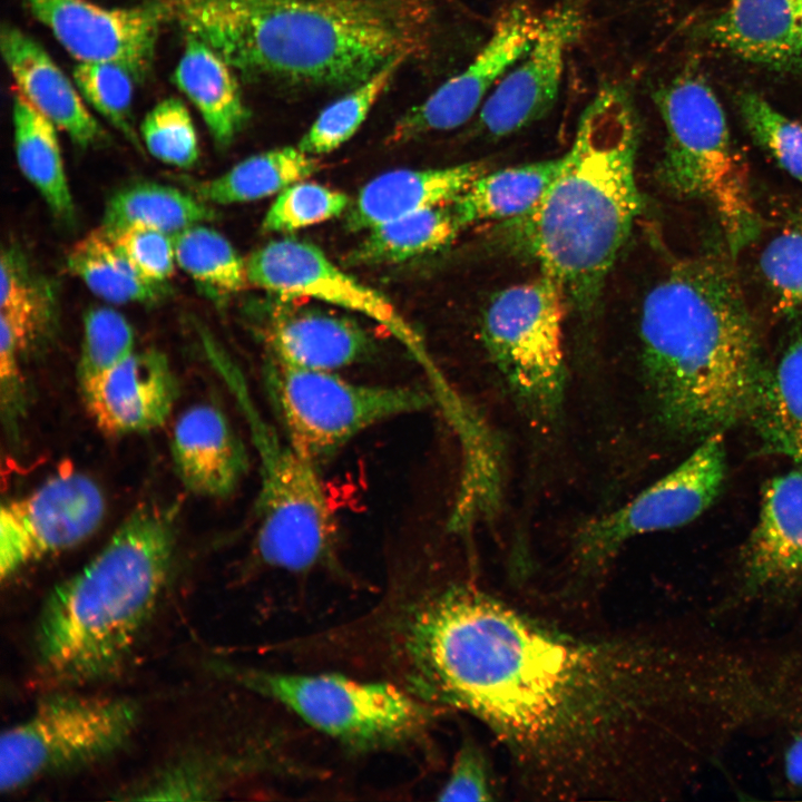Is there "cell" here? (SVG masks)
Masks as SVG:
<instances>
[{
	"mask_svg": "<svg viewBox=\"0 0 802 802\" xmlns=\"http://www.w3.org/2000/svg\"><path fill=\"white\" fill-rule=\"evenodd\" d=\"M407 59L408 57L400 56L390 60L370 78L326 106L302 136L297 147L317 156L332 153L346 143L361 127Z\"/></svg>",
	"mask_w": 802,
	"mask_h": 802,
	"instance_id": "obj_35",
	"label": "cell"
},
{
	"mask_svg": "<svg viewBox=\"0 0 802 802\" xmlns=\"http://www.w3.org/2000/svg\"><path fill=\"white\" fill-rule=\"evenodd\" d=\"M222 669L241 686L284 706L312 728L356 753L419 744L443 712L390 679L232 665H222Z\"/></svg>",
	"mask_w": 802,
	"mask_h": 802,
	"instance_id": "obj_8",
	"label": "cell"
},
{
	"mask_svg": "<svg viewBox=\"0 0 802 802\" xmlns=\"http://www.w3.org/2000/svg\"><path fill=\"white\" fill-rule=\"evenodd\" d=\"M460 231L449 204L423 209L369 229L346 264L373 266L421 257L448 246Z\"/></svg>",
	"mask_w": 802,
	"mask_h": 802,
	"instance_id": "obj_31",
	"label": "cell"
},
{
	"mask_svg": "<svg viewBox=\"0 0 802 802\" xmlns=\"http://www.w3.org/2000/svg\"><path fill=\"white\" fill-rule=\"evenodd\" d=\"M67 267L94 294L117 303H151L164 285L146 278L101 227L88 233L69 251Z\"/></svg>",
	"mask_w": 802,
	"mask_h": 802,
	"instance_id": "obj_32",
	"label": "cell"
},
{
	"mask_svg": "<svg viewBox=\"0 0 802 802\" xmlns=\"http://www.w3.org/2000/svg\"><path fill=\"white\" fill-rule=\"evenodd\" d=\"M499 792L490 762L473 740L464 739L456 753L438 801H496Z\"/></svg>",
	"mask_w": 802,
	"mask_h": 802,
	"instance_id": "obj_41",
	"label": "cell"
},
{
	"mask_svg": "<svg viewBox=\"0 0 802 802\" xmlns=\"http://www.w3.org/2000/svg\"><path fill=\"white\" fill-rule=\"evenodd\" d=\"M639 339L646 389L665 429L703 439L746 420L764 364L726 261L674 264L644 299Z\"/></svg>",
	"mask_w": 802,
	"mask_h": 802,
	"instance_id": "obj_2",
	"label": "cell"
},
{
	"mask_svg": "<svg viewBox=\"0 0 802 802\" xmlns=\"http://www.w3.org/2000/svg\"><path fill=\"white\" fill-rule=\"evenodd\" d=\"M654 100L666 129L657 180L676 197L707 205L730 251L737 254L757 236L760 219L718 99L702 78L681 75L659 88Z\"/></svg>",
	"mask_w": 802,
	"mask_h": 802,
	"instance_id": "obj_7",
	"label": "cell"
},
{
	"mask_svg": "<svg viewBox=\"0 0 802 802\" xmlns=\"http://www.w3.org/2000/svg\"><path fill=\"white\" fill-rule=\"evenodd\" d=\"M177 511L141 502L89 563L50 591L36 630L37 664L47 681L90 683L124 665L168 579Z\"/></svg>",
	"mask_w": 802,
	"mask_h": 802,
	"instance_id": "obj_5",
	"label": "cell"
},
{
	"mask_svg": "<svg viewBox=\"0 0 802 802\" xmlns=\"http://www.w3.org/2000/svg\"><path fill=\"white\" fill-rule=\"evenodd\" d=\"M106 514L100 486L77 470H61L0 509V575L70 549L97 531Z\"/></svg>",
	"mask_w": 802,
	"mask_h": 802,
	"instance_id": "obj_15",
	"label": "cell"
},
{
	"mask_svg": "<svg viewBox=\"0 0 802 802\" xmlns=\"http://www.w3.org/2000/svg\"><path fill=\"white\" fill-rule=\"evenodd\" d=\"M723 432L702 439L676 468L622 507L590 519L573 541L578 575L596 576L632 538L681 527L718 497L726 477Z\"/></svg>",
	"mask_w": 802,
	"mask_h": 802,
	"instance_id": "obj_13",
	"label": "cell"
},
{
	"mask_svg": "<svg viewBox=\"0 0 802 802\" xmlns=\"http://www.w3.org/2000/svg\"><path fill=\"white\" fill-rule=\"evenodd\" d=\"M799 39H800V61L802 60V7L800 12V25H799Z\"/></svg>",
	"mask_w": 802,
	"mask_h": 802,
	"instance_id": "obj_45",
	"label": "cell"
},
{
	"mask_svg": "<svg viewBox=\"0 0 802 802\" xmlns=\"http://www.w3.org/2000/svg\"><path fill=\"white\" fill-rule=\"evenodd\" d=\"M139 134L148 153L162 163L189 168L198 160L197 133L179 98L167 97L157 102L143 119Z\"/></svg>",
	"mask_w": 802,
	"mask_h": 802,
	"instance_id": "obj_37",
	"label": "cell"
},
{
	"mask_svg": "<svg viewBox=\"0 0 802 802\" xmlns=\"http://www.w3.org/2000/svg\"><path fill=\"white\" fill-rule=\"evenodd\" d=\"M263 381L281 431L316 467L369 428L420 412L433 401L418 387L355 383L334 371L299 368L270 356Z\"/></svg>",
	"mask_w": 802,
	"mask_h": 802,
	"instance_id": "obj_9",
	"label": "cell"
},
{
	"mask_svg": "<svg viewBox=\"0 0 802 802\" xmlns=\"http://www.w3.org/2000/svg\"><path fill=\"white\" fill-rule=\"evenodd\" d=\"M321 165L296 147H281L247 157L224 174L192 183L193 193L208 204L257 200L319 172Z\"/></svg>",
	"mask_w": 802,
	"mask_h": 802,
	"instance_id": "obj_29",
	"label": "cell"
},
{
	"mask_svg": "<svg viewBox=\"0 0 802 802\" xmlns=\"http://www.w3.org/2000/svg\"><path fill=\"white\" fill-rule=\"evenodd\" d=\"M78 62H114L138 80L149 72L162 22L157 3L106 8L89 0H21Z\"/></svg>",
	"mask_w": 802,
	"mask_h": 802,
	"instance_id": "obj_18",
	"label": "cell"
},
{
	"mask_svg": "<svg viewBox=\"0 0 802 802\" xmlns=\"http://www.w3.org/2000/svg\"><path fill=\"white\" fill-rule=\"evenodd\" d=\"M711 619H773L802 606V463L767 481L756 525Z\"/></svg>",
	"mask_w": 802,
	"mask_h": 802,
	"instance_id": "obj_12",
	"label": "cell"
},
{
	"mask_svg": "<svg viewBox=\"0 0 802 802\" xmlns=\"http://www.w3.org/2000/svg\"><path fill=\"white\" fill-rule=\"evenodd\" d=\"M638 144L630 92L605 85L583 110L573 144L538 204L506 222L512 248L534 260L580 313L595 307L640 213Z\"/></svg>",
	"mask_w": 802,
	"mask_h": 802,
	"instance_id": "obj_4",
	"label": "cell"
},
{
	"mask_svg": "<svg viewBox=\"0 0 802 802\" xmlns=\"http://www.w3.org/2000/svg\"><path fill=\"white\" fill-rule=\"evenodd\" d=\"M1 52L17 90L40 114L80 147L105 139V131L89 113L74 85L43 47L13 26L1 29Z\"/></svg>",
	"mask_w": 802,
	"mask_h": 802,
	"instance_id": "obj_21",
	"label": "cell"
},
{
	"mask_svg": "<svg viewBox=\"0 0 802 802\" xmlns=\"http://www.w3.org/2000/svg\"><path fill=\"white\" fill-rule=\"evenodd\" d=\"M0 296V321L14 334L22 355L35 351L50 333L53 299L14 247L2 250Z\"/></svg>",
	"mask_w": 802,
	"mask_h": 802,
	"instance_id": "obj_33",
	"label": "cell"
},
{
	"mask_svg": "<svg viewBox=\"0 0 802 802\" xmlns=\"http://www.w3.org/2000/svg\"><path fill=\"white\" fill-rule=\"evenodd\" d=\"M170 453L184 488L206 498L231 496L248 468L246 448L226 414L213 403L186 409L175 422Z\"/></svg>",
	"mask_w": 802,
	"mask_h": 802,
	"instance_id": "obj_20",
	"label": "cell"
},
{
	"mask_svg": "<svg viewBox=\"0 0 802 802\" xmlns=\"http://www.w3.org/2000/svg\"><path fill=\"white\" fill-rule=\"evenodd\" d=\"M739 109L755 143L783 170L802 183V125L751 91L740 96Z\"/></svg>",
	"mask_w": 802,
	"mask_h": 802,
	"instance_id": "obj_38",
	"label": "cell"
},
{
	"mask_svg": "<svg viewBox=\"0 0 802 802\" xmlns=\"http://www.w3.org/2000/svg\"><path fill=\"white\" fill-rule=\"evenodd\" d=\"M177 265L214 299H225L248 285L246 260L216 229L193 225L173 235Z\"/></svg>",
	"mask_w": 802,
	"mask_h": 802,
	"instance_id": "obj_34",
	"label": "cell"
},
{
	"mask_svg": "<svg viewBox=\"0 0 802 802\" xmlns=\"http://www.w3.org/2000/svg\"><path fill=\"white\" fill-rule=\"evenodd\" d=\"M138 717L137 704L123 697L61 694L45 698L1 735V792L111 755L130 739Z\"/></svg>",
	"mask_w": 802,
	"mask_h": 802,
	"instance_id": "obj_11",
	"label": "cell"
},
{
	"mask_svg": "<svg viewBox=\"0 0 802 802\" xmlns=\"http://www.w3.org/2000/svg\"><path fill=\"white\" fill-rule=\"evenodd\" d=\"M268 356L299 368L335 371L369 356L373 344L354 321L314 309L276 307L264 327Z\"/></svg>",
	"mask_w": 802,
	"mask_h": 802,
	"instance_id": "obj_22",
	"label": "cell"
},
{
	"mask_svg": "<svg viewBox=\"0 0 802 802\" xmlns=\"http://www.w3.org/2000/svg\"><path fill=\"white\" fill-rule=\"evenodd\" d=\"M109 235L146 278L165 284L174 274L177 263L173 235L146 227H130Z\"/></svg>",
	"mask_w": 802,
	"mask_h": 802,
	"instance_id": "obj_43",
	"label": "cell"
},
{
	"mask_svg": "<svg viewBox=\"0 0 802 802\" xmlns=\"http://www.w3.org/2000/svg\"><path fill=\"white\" fill-rule=\"evenodd\" d=\"M485 172L483 163L470 162L442 168H402L383 173L364 185L348 207L345 226L351 232L369 231L423 209L447 205Z\"/></svg>",
	"mask_w": 802,
	"mask_h": 802,
	"instance_id": "obj_23",
	"label": "cell"
},
{
	"mask_svg": "<svg viewBox=\"0 0 802 802\" xmlns=\"http://www.w3.org/2000/svg\"><path fill=\"white\" fill-rule=\"evenodd\" d=\"M74 81L84 100L117 128L136 148L141 141L131 121L137 77L114 62H78Z\"/></svg>",
	"mask_w": 802,
	"mask_h": 802,
	"instance_id": "obj_36",
	"label": "cell"
},
{
	"mask_svg": "<svg viewBox=\"0 0 802 802\" xmlns=\"http://www.w3.org/2000/svg\"><path fill=\"white\" fill-rule=\"evenodd\" d=\"M584 27L576 2L559 3L541 17L525 55L502 76L478 111L476 128L498 139L545 117L555 105L570 47Z\"/></svg>",
	"mask_w": 802,
	"mask_h": 802,
	"instance_id": "obj_17",
	"label": "cell"
},
{
	"mask_svg": "<svg viewBox=\"0 0 802 802\" xmlns=\"http://www.w3.org/2000/svg\"><path fill=\"white\" fill-rule=\"evenodd\" d=\"M746 420L766 452L802 463V335L763 366Z\"/></svg>",
	"mask_w": 802,
	"mask_h": 802,
	"instance_id": "obj_26",
	"label": "cell"
},
{
	"mask_svg": "<svg viewBox=\"0 0 802 802\" xmlns=\"http://www.w3.org/2000/svg\"><path fill=\"white\" fill-rule=\"evenodd\" d=\"M541 17L530 0H514L500 14L490 38L459 74L443 82L394 124L390 144L458 128L478 114L502 76L529 49Z\"/></svg>",
	"mask_w": 802,
	"mask_h": 802,
	"instance_id": "obj_16",
	"label": "cell"
},
{
	"mask_svg": "<svg viewBox=\"0 0 802 802\" xmlns=\"http://www.w3.org/2000/svg\"><path fill=\"white\" fill-rule=\"evenodd\" d=\"M802 0H730L710 28L714 42L750 61L785 66L800 61Z\"/></svg>",
	"mask_w": 802,
	"mask_h": 802,
	"instance_id": "obj_24",
	"label": "cell"
},
{
	"mask_svg": "<svg viewBox=\"0 0 802 802\" xmlns=\"http://www.w3.org/2000/svg\"><path fill=\"white\" fill-rule=\"evenodd\" d=\"M387 642L401 685L482 722L544 800L676 798L751 692L739 645L711 622L581 636L462 580L408 591Z\"/></svg>",
	"mask_w": 802,
	"mask_h": 802,
	"instance_id": "obj_1",
	"label": "cell"
},
{
	"mask_svg": "<svg viewBox=\"0 0 802 802\" xmlns=\"http://www.w3.org/2000/svg\"><path fill=\"white\" fill-rule=\"evenodd\" d=\"M186 36L173 81L197 108L216 145L227 147L248 119L237 79L212 47Z\"/></svg>",
	"mask_w": 802,
	"mask_h": 802,
	"instance_id": "obj_25",
	"label": "cell"
},
{
	"mask_svg": "<svg viewBox=\"0 0 802 802\" xmlns=\"http://www.w3.org/2000/svg\"><path fill=\"white\" fill-rule=\"evenodd\" d=\"M559 166L557 158L485 172L449 206L461 229L482 222L514 221L538 204Z\"/></svg>",
	"mask_w": 802,
	"mask_h": 802,
	"instance_id": "obj_27",
	"label": "cell"
},
{
	"mask_svg": "<svg viewBox=\"0 0 802 802\" xmlns=\"http://www.w3.org/2000/svg\"><path fill=\"white\" fill-rule=\"evenodd\" d=\"M760 268L782 305H802V229L774 237L761 254Z\"/></svg>",
	"mask_w": 802,
	"mask_h": 802,
	"instance_id": "obj_42",
	"label": "cell"
},
{
	"mask_svg": "<svg viewBox=\"0 0 802 802\" xmlns=\"http://www.w3.org/2000/svg\"><path fill=\"white\" fill-rule=\"evenodd\" d=\"M248 283L283 299L313 297L384 326L428 372L437 369L418 331L376 290L345 273L317 246L295 238L272 241L246 258Z\"/></svg>",
	"mask_w": 802,
	"mask_h": 802,
	"instance_id": "obj_14",
	"label": "cell"
},
{
	"mask_svg": "<svg viewBox=\"0 0 802 802\" xmlns=\"http://www.w3.org/2000/svg\"><path fill=\"white\" fill-rule=\"evenodd\" d=\"M21 351L10 327L0 325V410L3 429L10 441L19 440L28 392L20 369Z\"/></svg>",
	"mask_w": 802,
	"mask_h": 802,
	"instance_id": "obj_44",
	"label": "cell"
},
{
	"mask_svg": "<svg viewBox=\"0 0 802 802\" xmlns=\"http://www.w3.org/2000/svg\"><path fill=\"white\" fill-rule=\"evenodd\" d=\"M13 145L22 175L39 192L51 212L70 221L75 206L57 127L17 90L12 100Z\"/></svg>",
	"mask_w": 802,
	"mask_h": 802,
	"instance_id": "obj_28",
	"label": "cell"
},
{
	"mask_svg": "<svg viewBox=\"0 0 802 802\" xmlns=\"http://www.w3.org/2000/svg\"><path fill=\"white\" fill-rule=\"evenodd\" d=\"M202 342L244 417L258 457L253 541L257 561L295 575L338 567V520L319 467L266 419L243 373L221 345L206 333Z\"/></svg>",
	"mask_w": 802,
	"mask_h": 802,
	"instance_id": "obj_6",
	"label": "cell"
},
{
	"mask_svg": "<svg viewBox=\"0 0 802 802\" xmlns=\"http://www.w3.org/2000/svg\"><path fill=\"white\" fill-rule=\"evenodd\" d=\"M565 295L549 276L496 293L482 316L481 334L491 361L528 418L550 423L566 390L563 323Z\"/></svg>",
	"mask_w": 802,
	"mask_h": 802,
	"instance_id": "obj_10",
	"label": "cell"
},
{
	"mask_svg": "<svg viewBox=\"0 0 802 802\" xmlns=\"http://www.w3.org/2000/svg\"><path fill=\"white\" fill-rule=\"evenodd\" d=\"M79 388L90 418L107 436L162 427L179 397L177 376L157 350L134 352Z\"/></svg>",
	"mask_w": 802,
	"mask_h": 802,
	"instance_id": "obj_19",
	"label": "cell"
},
{
	"mask_svg": "<svg viewBox=\"0 0 802 802\" xmlns=\"http://www.w3.org/2000/svg\"><path fill=\"white\" fill-rule=\"evenodd\" d=\"M134 330L127 319L110 307L85 313L78 383L88 382L110 370L135 352Z\"/></svg>",
	"mask_w": 802,
	"mask_h": 802,
	"instance_id": "obj_39",
	"label": "cell"
},
{
	"mask_svg": "<svg viewBox=\"0 0 802 802\" xmlns=\"http://www.w3.org/2000/svg\"><path fill=\"white\" fill-rule=\"evenodd\" d=\"M209 205L194 193L158 183H138L108 199L100 227L108 234L146 227L175 235L213 221L216 213Z\"/></svg>",
	"mask_w": 802,
	"mask_h": 802,
	"instance_id": "obj_30",
	"label": "cell"
},
{
	"mask_svg": "<svg viewBox=\"0 0 802 802\" xmlns=\"http://www.w3.org/2000/svg\"><path fill=\"white\" fill-rule=\"evenodd\" d=\"M156 2L243 75L321 87H354L418 53L427 18L422 0Z\"/></svg>",
	"mask_w": 802,
	"mask_h": 802,
	"instance_id": "obj_3",
	"label": "cell"
},
{
	"mask_svg": "<svg viewBox=\"0 0 802 802\" xmlns=\"http://www.w3.org/2000/svg\"><path fill=\"white\" fill-rule=\"evenodd\" d=\"M349 202L341 190L297 182L278 193L262 221V231L295 232L341 215L350 206Z\"/></svg>",
	"mask_w": 802,
	"mask_h": 802,
	"instance_id": "obj_40",
	"label": "cell"
}]
</instances>
